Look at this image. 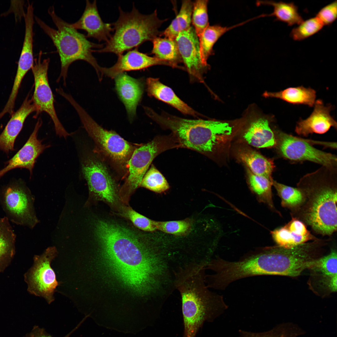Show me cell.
Instances as JSON below:
<instances>
[{"label":"cell","instance_id":"28","mask_svg":"<svg viewBox=\"0 0 337 337\" xmlns=\"http://www.w3.org/2000/svg\"><path fill=\"white\" fill-rule=\"evenodd\" d=\"M152 42L153 47L151 53L154 55L155 57L169 62L175 68L184 69V67L178 65L182 61L175 40L157 37Z\"/></svg>","mask_w":337,"mask_h":337},{"label":"cell","instance_id":"30","mask_svg":"<svg viewBox=\"0 0 337 337\" xmlns=\"http://www.w3.org/2000/svg\"><path fill=\"white\" fill-rule=\"evenodd\" d=\"M16 235L8 219H0V263L11 259L15 252Z\"/></svg>","mask_w":337,"mask_h":337},{"label":"cell","instance_id":"14","mask_svg":"<svg viewBox=\"0 0 337 337\" xmlns=\"http://www.w3.org/2000/svg\"><path fill=\"white\" fill-rule=\"evenodd\" d=\"M182 62L192 79L203 81V74L209 67L202 62L198 37L193 26L180 32L175 39Z\"/></svg>","mask_w":337,"mask_h":337},{"label":"cell","instance_id":"35","mask_svg":"<svg viewBox=\"0 0 337 337\" xmlns=\"http://www.w3.org/2000/svg\"><path fill=\"white\" fill-rule=\"evenodd\" d=\"M324 25L316 17L303 20L293 28L290 33L294 40L300 41L307 39L320 31Z\"/></svg>","mask_w":337,"mask_h":337},{"label":"cell","instance_id":"41","mask_svg":"<svg viewBox=\"0 0 337 337\" xmlns=\"http://www.w3.org/2000/svg\"><path fill=\"white\" fill-rule=\"evenodd\" d=\"M315 277V282L318 287L329 293L335 292L337 290V275L332 276L312 275Z\"/></svg>","mask_w":337,"mask_h":337},{"label":"cell","instance_id":"10","mask_svg":"<svg viewBox=\"0 0 337 337\" xmlns=\"http://www.w3.org/2000/svg\"><path fill=\"white\" fill-rule=\"evenodd\" d=\"M42 51H40L37 58L34 59L31 69L34 76V90L32 98L36 107V118L42 112L47 113L51 119L56 134L65 138L70 135L64 128L57 116L54 106V99L48 77L49 58L42 60Z\"/></svg>","mask_w":337,"mask_h":337},{"label":"cell","instance_id":"5","mask_svg":"<svg viewBox=\"0 0 337 337\" xmlns=\"http://www.w3.org/2000/svg\"><path fill=\"white\" fill-rule=\"evenodd\" d=\"M48 12L56 27L52 28L38 17L35 19L37 23L50 38L56 47L60 60L61 71L58 79L62 78L65 86L68 68L75 61L83 60L90 64L95 70L100 81L103 75L100 66L92 54L95 48L101 49L103 44L95 43L87 39L86 36L72 27L68 23L58 16L53 6L49 7Z\"/></svg>","mask_w":337,"mask_h":337},{"label":"cell","instance_id":"6","mask_svg":"<svg viewBox=\"0 0 337 337\" xmlns=\"http://www.w3.org/2000/svg\"><path fill=\"white\" fill-rule=\"evenodd\" d=\"M119 10L118 19L111 24L115 31L114 34L106 42L104 47L95 50L94 52L112 53L118 56L161 36L162 32L159 29L167 19H160L156 10L150 14H143L134 3L130 12H124L120 7Z\"/></svg>","mask_w":337,"mask_h":337},{"label":"cell","instance_id":"31","mask_svg":"<svg viewBox=\"0 0 337 337\" xmlns=\"http://www.w3.org/2000/svg\"><path fill=\"white\" fill-rule=\"evenodd\" d=\"M272 186L281 199V206L290 209L291 212L297 210L303 204L304 195L297 188L288 186L274 180H273Z\"/></svg>","mask_w":337,"mask_h":337},{"label":"cell","instance_id":"27","mask_svg":"<svg viewBox=\"0 0 337 337\" xmlns=\"http://www.w3.org/2000/svg\"><path fill=\"white\" fill-rule=\"evenodd\" d=\"M256 4L272 6L273 8L272 13L265 14V16L274 17L275 20L286 23L288 26L298 25L304 20L298 12L297 6L293 2L258 1Z\"/></svg>","mask_w":337,"mask_h":337},{"label":"cell","instance_id":"18","mask_svg":"<svg viewBox=\"0 0 337 337\" xmlns=\"http://www.w3.org/2000/svg\"><path fill=\"white\" fill-rule=\"evenodd\" d=\"M314 105V110L310 116L297 123L295 131L297 134L307 136L313 133H325L332 127L336 129V122L330 114L332 106L325 105L320 100H316Z\"/></svg>","mask_w":337,"mask_h":337},{"label":"cell","instance_id":"3","mask_svg":"<svg viewBox=\"0 0 337 337\" xmlns=\"http://www.w3.org/2000/svg\"><path fill=\"white\" fill-rule=\"evenodd\" d=\"M151 119L170 130L180 148L196 151L217 163L227 160L237 135L234 126L226 122L187 119L156 112Z\"/></svg>","mask_w":337,"mask_h":337},{"label":"cell","instance_id":"11","mask_svg":"<svg viewBox=\"0 0 337 337\" xmlns=\"http://www.w3.org/2000/svg\"><path fill=\"white\" fill-rule=\"evenodd\" d=\"M0 199L7 217L13 222L31 228L38 223L33 206L34 198L23 184L15 183L6 187Z\"/></svg>","mask_w":337,"mask_h":337},{"label":"cell","instance_id":"9","mask_svg":"<svg viewBox=\"0 0 337 337\" xmlns=\"http://www.w3.org/2000/svg\"><path fill=\"white\" fill-rule=\"evenodd\" d=\"M277 153L289 160L309 161L331 168H337V158L334 154L318 149L310 140L288 134L278 129L274 131Z\"/></svg>","mask_w":337,"mask_h":337},{"label":"cell","instance_id":"39","mask_svg":"<svg viewBox=\"0 0 337 337\" xmlns=\"http://www.w3.org/2000/svg\"><path fill=\"white\" fill-rule=\"evenodd\" d=\"M124 215L139 229L146 232L157 230L156 221L151 220L137 212L130 207L126 208Z\"/></svg>","mask_w":337,"mask_h":337},{"label":"cell","instance_id":"12","mask_svg":"<svg viewBox=\"0 0 337 337\" xmlns=\"http://www.w3.org/2000/svg\"><path fill=\"white\" fill-rule=\"evenodd\" d=\"M55 247L48 248L40 256H35L33 266L26 275L28 291L32 294L44 298L49 304L54 300L53 294L59 285L51 263L56 256Z\"/></svg>","mask_w":337,"mask_h":337},{"label":"cell","instance_id":"43","mask_svg":"<svg viewBox=\"0 0 337 337\" xmlns=\"http://www.w3.org/2000/svg\"><path fill=\"white\" fill-rule=\"evenodd\" d=\"M85 319H84L71 332L64 337H69L70 335L80 326ZM23 337H53L47 333L43 328L35 326L31 332Z\"/></svg>","mask_w":337,"mask_h":337},{"label":"cell","instance_id":"1","mask_svg":"<svg viewBox=\"0 0 337 337\" xmlns=\"http://www.w3.org/2000/svg\"><path fill=\"white\" fill-rule=\"evenodd\" d=\"M95 232L112 269L130 289L147 294L165 282L168 271L167 256L149 245L142 234L102 219L96 222Z\"/></svg>","mask_w":337,"mask_h":337},{"label":"cell","instance_id":"26","mask_svg":"<svg viewBox=\"0 0 337 337\" xmlns=\"http://www.w3.org/2000/svg\"><path fill=\"white\" fill-rule=\"evenodd\" d=\"M247 22L248 21L230 27H223L219 25H209L198 38L200 56L203 63L206 65H208L207 63L208 59L214 53L213 46L222 35Z\"/></svg>","mask_w":337,"mask_h":337},{"label":"cell","instance_id":"15","mask_svg":"<svg viewBox=\"0 0 337 337\" xmlns=\"http://www.w3.org/2000/svg\"><path fill=\"white\" fill-rule=\"evenodd\" d=\"M116 63L112 66L101 67L102 75L113 79L126 71L144 70L156 65H164L175 67L169 62L151 57L139 51L138 47L130 50L123 55H119Z\"/></svg>","mask_w":337,"mask_h":337},{"label":"cell","instance_id":"37","mask_svg":"<svg viewBox=\"0 0 337 337\" xmlns=\"http://www.w3.org/2000/svg\"><path fill=\"white\" fill-rule=\"evenodd\" d=\"M208 0H198L193 2L192 22L199 38L209 25Z\"/></svg>","mask_w":337,"mask_h":337},{"label":"cell","instance_id":"13","mask_svg":"<svg viewBox=\"0 0 337 337\" xmlns=\"http://www.w3.org/2000/svg\"><path fill=\"white\" fill-rule=\"evenodd\" d=\"M82 171L90 196L110 204L115 202L117 197L116 185L102 161L94 156H86L82 162Z\"/></svg>","mask_w":337,"mask_h":337},{"label":"cell","instance_id":"29","mask_svg":"<svg viewBox=\"0 0 337 337\" xmlns=\"http://www.w3.org/2000/svg\"><path fill=\"white\" fill-rule=\"evenodd\" d=\"M193 2L191 0H183L178 13L166 29L162 32L161 36L175 40L179 33L188 29L191 26Z\"/></svg>","mask_w":337,"mask_h":337},{"label":"cell","instance_id":"25","mask_svg":"<svg viewBox=\"0 0 337 337\" xmlns=\"http://www.w3.org/2000/svg\"><path fill=\"white\" fill-rule=\"evenodd\" d=\"M263 95L279 99L293 104H304L310 107L314 105L316 96L315 90L303 86L288 88L277 92H266Z\"/></svg>","mask_w":337,"mask_h":337},{"label":"cell","instance_id":"40","mask_svg":"<svg viewBox=\"0 0 337 337\" xmlns=\"http://www.w3.org/2000/svg\"><path fill=\"white\" fill-rule=\"evenodd\" d=\"M337 16L336 0L322 8L316 15V17L321 21L324 26H330L336 20Z\"/></svg>","mask_w":337,"mask_h":337},{"label":"cell","instance_id":"34","mask_svg":"<svg viewBox=\"0 0 337 337\" xmlns=\"http://www.w3.org/2000/svg\"><path fill=\"white\" fill-rule=\"evenodd\" d=\"M337 252L332 249L330 253L315 260L309 269L312 274L332 276L337 275Z\"/></svg>","mask_w":337,"mask_h":337},{"label":"cell","instance_id":"20","mask_svg":"<svg viewBox=\"0 0 337 337\" xmlns=\"http://www.w3.org/2000/svg\"><path fill=\"white\" fill-rule=\"evenodd\" d=\"M36 107L28 95L19 108L11 115L0 134V149L8 154L13 150L15 139L21 130L24 121L30 114L36 111Z\"/></svg>","mask_w":337,"mask_h":337},{"label":"cell","instance_id":"16","mask_svg":"<svg viewBox=\"0 0 337 337\" xmlns=\"http://www.w3.org/2000/svg\"><path fill=\"white\" fill-rule=\"evenodd\" d=\"M42 124L41 118L37 122L34 130L23 147L6 164V166L0 170V178L9 170L16 168H24L29 170L31 175L36 159L46 148L50 147L42 144L38 139L37 133Z\"/></svg>","mask_w":337,"mask_h":337},{"label":"cell","instance_id":"21","mask_svg":"<svg viewBox=\"0 0 337 337\" xmlns=\"http://www.w3.org/2000/svg\"><path fill=\"white\" fill-rule=\"evenodd\" d=\"M232 149L235 158L244 164L253 173L272 178L275 168L272 160L243 143L236 142Z\"/></svg>","mask_w":337,"mask_h":337},{"label":"cell","instance_id":"24","mask_svg":"<svg viewBox=\"0 0 337 337\" xmlns=\"http://www.w3.org/2000/svg\"><path fill=\"white\" fill-rule=\"evenodd\" d=\"M246 167L248 184L258 201L265 204L272 211L281 216L280 212L276 208L273 201L271 190L273 178L254 174Z\"/></svg>","mask_w":337,"mask_h":337},{"label":"cell","instance_id":"17","mask_svg":"<svg viewBox=\"0 0 337 337\" xmlns=\"http://www.w3.org/2000/svg\"><path fill=\"white\" fill-rule=\"evenodd\" d=\"M74 29L85 31L87 38L92 37L99 42H107L111 36V32L114 31L112 24L104 22L99 14L96 1L90 2L86 1L84 11L80 19L76 22L70 23Z\"/></svg>","mask_w":337,"mask_h":337},{"label":"cell","instance_id":"4","mask_svg":"<svg viewBox=\"0 0 337 337\" xmlns=\"http://www.w3.org/2000/svg\"><path fill=\"white\" fill-rule=\"evenodd\" d=\"M337 168L322 167L300 179L297 188L304 202L291 212L316 233L330 236L337 231Z\"/></svg>","mask_w":337,"mask_h":337},{"label":"cell","instance_id":"7","mask_svg":"<svg viewBox=\"0 0 337 337\" xmlns=\"http://www.w3.org/2000/svg\"><path fill=\"white\" fill-rule=\"evenodd\" d=\"M65 99L76 111L84 127L97 148L117 168L126 170L136 148L115 132L105 129L98 125L71 95H66Z\"/></svg>","mask_w":337,"mask_h":337},{"label":"cell","instance_id":"36","mask_svg":"<svg viewBox=\"0 0 337 337\" xmlns=\"http://www.w3.org/2000/svg\"><path fill=\"white\" fill-rule=\"evenodd\" d=\"M140 186L157 193L164 192L169 188L165 178L153 164L144 175Z\"/></svg>","mask_w":337,"mask_h":337},{"label":"cell","instance_id":"2","mask_svg":"<svg viewBox=\"0 0 337 337\" xmlns=\"http://www.w3.org/2000/svg\"><path fill=\"white\" fill-rule=\"evenodd\" d=\"M207 263L191 262L174 272L175 286L181 298L183 337H196L205 321L212 322L228 308L223 295L207 286Z\"/></svg>","mask_w":337,"mask_h":337},{"label":"cell","instance_id":"8","mask_svg":"<svg viewBox=\"0 0 337 337\" xmlns=\"http://www.w3.org/2000/svg\"><path fill=\"white\" fill-rule=\"evenodd\" d=\"M176 148H180V146L171 134L157 136L151 141L136 148L128 162V175L120 190L121 196H129L140 186L144 175L156 157L165 151Z\"/></svg>","mask_w":337,"mask_h":337},{"label":"cell","instance_id":"23","mask_svg":"<svg viewBox=\"0 0 337 337\" xmlns=\"http://www.w3.org/2000/svg\"><path fill=\"white\" fill-rule=\"evenodd\" d=\"M146 83L149 96L167 103L184 114L194 116L199 115L178 97L171 89L161 83L158 79L148 78Z\"/></svg>","mask_w":337,"mask_h":337},{"label":"cell","instance_id":"33","mask_svg":"<svg viewBox=\"0 0 337 337\" xmlns=\"http://www.w3.org/2000/svg\"><path fill=\"white\" fill-rule=\"evenodd\" d=\"M239 337H297L300 335L298 326L292 323L282 324L262 332H253L240 330Z\"/></svg>","mask_w":337,"mask_h":337},{"label":"cell","instance_id":"42","mask_svg":"<svg viewBox=\"0 0 337 337\" xmlns=\"http://www.w3.org/2000/svg\"><path fill=\"white\" fill-rule=\"evenodd\" d=\"M284 226L290 231L300 236H305L311 234L307 229L305 224L295 218L292 217L291 220Z\"/></svg>","mask_w":337,"mask_h":337},{"label":"cell","instance_id":"38","mask_svg":"<svg viewBox=\"0 0 337 337\" xmlns=\"http://www.w3.org/2000/svg\"><path fill=\"white\" fill-rule=\"evenodd\" d=\"M192 223L190 220L156 221L157 230L170 234L180 235L190 231Z\"/></svg>","mask_w":337,"mask_h":337},{"label":"cell","instance_id":"19","mask_svg":"<svg viewBox=\"0 0 337 337\" xmlns=\"http://www.w3.org/2000/svg\"><path fill=\"white\" fill-rule=\"evenodd\" d=\"M115 78L117 92L125 106L129 119L132 120L136 115L137 105L143 95V81L124 73L119 74Z\"/></svg>","mask_w":337,"mask_h":337},{"label":"cell","instance_id":"32","mask_svg":"<svg viewBox=\"0 0 337 337\" xmlns=\"http://www.w3.org/2000/svg\"><path fill=\"white\" fill-rule=\"evenodd\" d=\"M272 238L277 245L287 248H291L310 240L318 239L311 234L301 236L290 231L284 226L270 232Z\"/></svg>","mask_w":337,"mask_h":337},{"label":"cell","instance_id":"22","mask_svg":"<svg viewBox=\"0 0 337 337\" xmlns=\"http://www.w3.org/2000/svg\"><path fill=\"white\" fill-rule=\"evenodd\" d=\"M268 120L261 118L252 122L238 138L236 142L257 148L274 147L276 141Z\"/></svg>","mask_w":337,"mask_h":337}]
</instances>
